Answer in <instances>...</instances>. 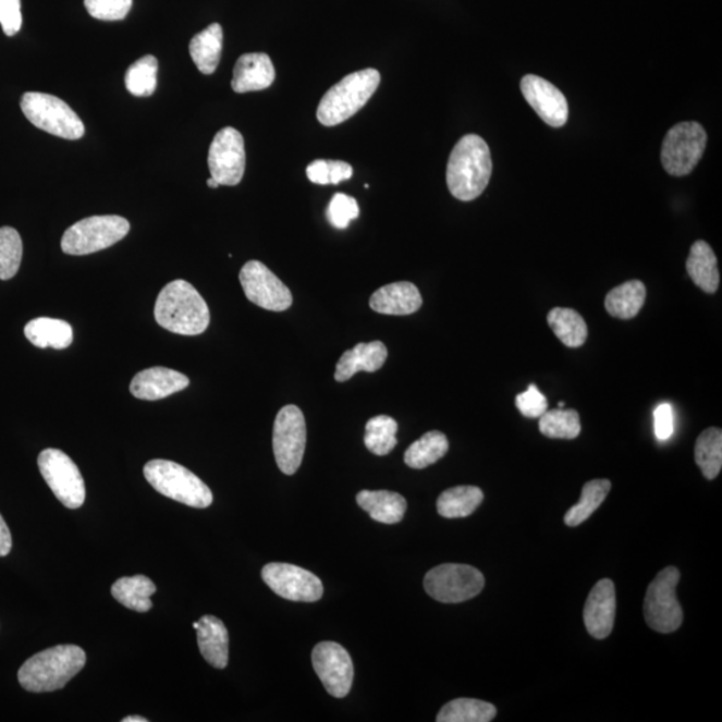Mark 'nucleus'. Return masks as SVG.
I'll list each match as a JSON object with an SVG mask.
<instances>
[{
    "label": "nucleus",
    "mask_w": 722,
    "mask_h": 722,
    "mask_svg": "<svg viewBox=\"0 0 722 722\" xmlns=\"http://www.w3.org/2000/svg\"><path fill=\"white\" fill-rule=\"evenodd\" d=\"M155 317L158 326L184 336H197L210 325L207 302L185 280H174L162 287L155 305Z\"/></svg>",
    "instance_id": "nucleus-1"
},
{
    "label": "nucleus",
    "mask_w": 722,
    "mask_h": 722,
    "mask_svg": "<svg viewBox=\"0 0 722 722\" xmlns=\"http://www.w3.org/2000/svg\"><path fill=\"white\" fill-rule=\"evenodd\" d=\"M492 161L489 145L477 134H467L452 149L448 163V186L461 201H474L489 185Z\"/></svg>",
    "instance_id": "nucleus-2"
},
{
    "label": "nucleus",
    "mask_w": 722,
    "mask_h": 722,
    "mask_svg": "<svg viewBox=\"0 0 722 722\" xmlns=\"http://www.w3.org/2000/svg\"><path fill=\"white\" fill-rule=\"evenodd\" d=\"M86 663L85 650L76 645H58L28 659L17 672L23 689L33 693L60 690Z\"/></svg>",
    "instance_id": "nucleus-3"
},
{
    "label": "nucleus",
    "mask_w": 722,
    "mask_h": 722,
    "mask_svg": "<svg viewBox=\"0 0 722 722\" xmlns=\"http://www.w3.org/2000/svg\"><path fill=\"white\" fill-rule=\"evenodd\" d=\"M380 79V73L375 69L359 70L344 76L321 98L317 108V120L328 127L350 120L372 98Z\"/></svg>",
    "instance_id": "nucleus-4"
},
{
    "label": "nucleus",
    "mask_w": 722,
    "mask_h": 722,
    "mask_svg": "<svg viewBox=\"0 0 722 722\" xmlns=\"http://www.w3.org/2000/svg\"><path fill=\"white\" fill-rule=\"evenodd\" d=\"M144 475L152 489L173 501L195 509H207L213 494L201 479L179 463L155 460L146 463Z\"/></svg>",
    "instance_id": "nucleus-5"
},
{
    "label": "nucleus",
    "mask_w": 722,
    "mask_h": 722,
    "mask_svg": "<svg viewBox=\"0 0 722 722\" xmlns=\"http://www.w3.org/2000/svg\"><path fill=\"white\" fill-rule=\"evenodd\" d=\"M131 224L121 216H93L75 222L62 237L63 254L86 256L108 249L127 236Z\"/></svg>",
    "instance_id": "nucleus-6"
},
{
    "label": "nucleus",
    "mask_w": 722,
    "mask_h": 722,
    "mask_svg": "<svg viewBox=\"0 0 722 722\" xmlns=\"http://www.w3.org/2000/svg\"><path fill=\"white\" fill-rule=\"evenodd\" d=\"M21 108L35 127L51 136L72 140L84 137V122L58 97L45 93H26L21 99Z\"/></svg>",
    "instance_id": "nucleus-7"
},
{
    "label": "nucleus",
    "mask_w": 722,
    "mask_h": 722,
    "mask_svg": "<svg viewBox=\"0 0 722 722\" xmlns=\"http://www.w3.org/2000/svg\"><path fill=\"white\" fill-rule=\"evenodd\" d=\"M680 578L678 568L669 566L657 574L653 583L648 587L644 614L650 629L657 633H673L683 624V608L676 596Z\"/></svg>",
    "instance_id": "nucleus-8"
},
{
    "label": "nucleus",
    "mask_w": 722,
    "mask_h": 722,
    "mask_svg": "<svg viewBox=\"0 0 722 722\" xmlns=\"http://www.w3.org/2000/svg\"><path fill=\"white\" fill-rule=\"evenodd\" d=\"M706 129L698 122H681L668 132L662 143L663 169L674 178H684L693 172L707 149Z\"/></svg>",
    "instance_id": "nucleus-9"
},
{
    "label": "nucleus",
    "mask_w": 722,
    "mask_h": 722,
    "mask_svg": "<svg viewBox=\"0 0 722 722\" xmlns=\"http://www.w3.org/2000/svg\"><path fill=\"white\" fill-rule=\"evenodd\" d=\"M485 577L478 568L457 563H445L431 568L425 577V589L433 600L460 603L480 595Z\"/></svg>",
    "instance_id": "nucleus-10"
},
{
    "label": "nucleus",
    "mask_w": 722,
    "mask_h": 722,
    "mask_svg": "<svg viewBox=\"0 0 722 722\" xmlns=\"http://www.w3.org/2000/svg\"><path fill=\"white\" fill-rule=\"evenodd\" d=\"M38 467L47 486L64 507L75 510L85 503V480L78 466L63 451L44 450L38 456Z\"/></svg>",
    "instance_id": "nucleus-11"
},
{
    "label": "nucleus",
    "mask_w": 722,
    "mask_h": 722,
    "mask_svg": "<svg viewBox=\"0 0 722 722\" xmlns=\"http://www.w3.org/2000/svg\"><path fill=\"white\" fill-rule=\"evenodd\" d=\"M307 426L302 409L285 406L276 416L273 426V452L276 463L285 475H293L302 466Z\"/></svg>",
    "instance_id": "nucleus-12"
},
{
    "label": "nucleus",
    "mask_w": 722,
    "mask_h": 722,
    "mask_svg": "<svg viewBox=\"0 0 722 722\" xmlns=\"http://www.w3.org/2000/svg\"><path fill=\"white\" fill-rule=\"evenodd\" d=\"M240 283L246 298L257 307L273 313L291 308L293 297L290 287L260 261L245 264L240 272Z\"/></svg>",
    "instance_id": "nucleus-13"
},
{
    "label": "nucleus",
    "mask_w": 722,
    "mask_h": 722,
    "mask_svg": "<svg viewBox=\"0 0 722 722\" xmlns=\"http://www.w3.org/2000/svg\"><path fill=\"white\" fill-rule=\"evenodd\" d=\"M261 575L269 589L287 601L316 602L325 595L317 575L290 563H268Z\"/></svg>",
    "instance_id": "nucleus-14"
},
{
    "label": "nucleus",
    "mask_w": 722,
    "mask_h": 722,
    "mask_svg": "<svg viewBox=\"0 0 722 722\" xmlns=\"http://www.w3.org/2000/svg\"><path fill=\"white\" fill-rule=\"evenodd\" d=\"M245 144L234 127H224L216 134L208 156L211 179L219 185L236 186L245 173Z\"/></svg>",
    "instance_id": "nucleus-15"
},
{
    "label": "nucleus",
    "mask_w": 722,
    "mask_h": 722,
    "mask_svg": "<svg viewBox=\"0 0 722 722\" xmlns=\"http://www.w3.org/2000/svg\"><path fill=\"white\" fill-rule=\"evenodd\" d=\"M313 663L317 676L332 697L348 696L354 683V663L342 645L330 641L316 645Z\"/></svg>",
    "instance_id": "nucleus-16"
},
{
    "label": "nucleus",
    "mask_w": 722,
    "mask_h": 722,
    "mask_svg": "<svg viewBox=\"0 0 722 722\" xmlns=\"http://www.w3.org/2000/svg\"><path fill=\"white\" fill-rule=\"evenodd\" d=\"M528 105L551 127H562L568 120L567 99L560 89L541 76L528 74L521 82Z\"/></svg>",
    "instance_id": "nucleus-17"
},
{
    "label": "nucleus",
    "mask_w": 722,
    "mask_h": 722,
    "mask_svg": "<svg viewBox=\"0 0 722 722\" xmlns=\"http://www.w3.org/2000/svg\"><path fill=\"white\" fill-rule=\"evenodd\" d=\"M617 597L613 580L601 579L592 587L584 610L587 632L591 637L604 639L613 632Z\"/></svg>",
    "instance_id": "nucleus-18"
},
{
    "label": "nucleus",
    "mask_w": 722,
    "mask_h": 722,
    "mask_svg": "<svg viewBox=\"0 0 722 722\" xmlns=\"http://www.w3.org/2000/svg\"><path fill=\"white\" fill-rule=\"evenodd\" d=\"M191 380L184 374L166 367H152L144 369L134 377L131 383V392L140 401H161L173 393H178L189 387Z\"/></svg>",
    "instance_id": "nucleus-19"
},
{
    "label": "nucleus",
    "mask_w": 722,
    "mask_h": 722,
    "mask_svg": "<svg viewBox=\"0 0 722 722\" xmlns=\"http://www.w3.org/2000/svg\"><path fill=\"white\" fill-rule=\"evenodd\" d=\"M276 78L271 58L264 52H249L238 58L233 70L232 89L238 94L266 90Z\"/></svg>",
    "instance_id": "nucleus-20"
},
{
    "label": "nucleus",
    "mask_w": 722,
    "mask_h": 722,
    "mask_svg": "<svg viewBox=\"0 0 722 722\" xmlns=\"http://www.w3.org/2000/svg\"><path fill=\"white\" fill-rule=\"evenodd\" d=\"M423 298L418 286L408 281L381 286L369 298V307L381 315H413L418 313Z\"/></svg>",
    "instance_id": "nucleus-21"
},
{
    "label": "nucleus",
    "mask_w": 722,
    "mask_h": 722,
    "mask_svg": "<svg viewBox=\"0 0 722 722\" xmlns=\"http://www.w3.org/2000/svg\"><path fill=\"white\" fill-rule=\"evenodd\" d=\"M389 356L387 346L381 342L360 343L355 348L345 351L336 364L334 379L339 383L350 380L357 372H377L384 366Z\"/></svg>",
    "instance_id": "nucleus-22"
},
{
    "label": "nucleus",
    "mask_w": 722,
    "mask_h": 722,
    "mask_svg": "<svg viewBox=\"0 0 722 722\" xmlns=\"http://www.w3.org/2000/svg\"><path fill=\"white\" fill-rule=\"evenodd\" d=\"M196 631L204 659L216 669H225L229 661V634L224 622L213 615H204Z\"/></svg>",
    "instance_id": "nucleus-23"
},
{
    "label": "nucleus",
    "mask_w": 722,
    "mask_h": 722,
    "mask_svg": "<svg viewBox=\"0 0 722 722\" xmlns=\"http://www.w3.org/2000/svg\"><path fill=\"white\" fill-rule=\"evenodd\" d=\"M356 502L374 521L384 525L399 524L407 512V501L397 492L363 490Z\"/></svg>",
    "instance_id": "nucleus-24"
},
{
    "label": "nucleus",
    "mask_w": 722,
    "mask_h": 722,
    "mask_svg": "<svg viewBox=\"0 0 722 722\" xmlns=\"http://www.w3.org/2000/svg\"><path fill=\"white\" fill-rule=\"evenodd\" d=\"M686 271L693 283L703 292L710 293V295L718 292L720 285L718 257L707 241H696L692 245L688 261H686Z\"/></svg>",
    "instance_id": "nucleus-25"
},
{
    "label": "nucleus",
    "mask_w": 722,
    "mask_h": 722,
    "mask_svg": "<svg viewBox=\"0 0 722 722\" xmlns=\"http://www.w3.org/2000/svg\"><path fill=\"white\" fill-rule=\"evenodd\" d=\"M25 336L40 350H66L73 344V328L68 321L38 317L25 327Z\"/></svg>",
    "instance_id": "nucleus-26"
},
{
    "label": "nucleus",
    "mask_w": 722,
    "mask_h": 722,
    "mask_svg": "<svg viewBox=\"0 0 722 722\" xmlns=\"http://www.w3.org/2000/svg\"><path fill=\"white\" fill-rule=\"evenodd\" d=\"M222 42H224V33L219 23H213L193 37L189 52L199 72L205 75L216 72L221 60Z\"/></svg>",
    "instance_id": "nucleus-27"
},
{
    "label": "nucleus",
    "mask_w": 722,
    "mask_h": 722,
    "mask_svg": "<svg viewBox=\"0 0 722 722\" xmlns=\"http://www.w3.org/2000/svg\"><path fill=\"white\" fill-rule=\"evenodd\" d=\"M645 301H647V287L643 281L631 280L608 293L604 308L617 319L629 320L639 314Z\"/></svg>",
    "instance_id": "nucleus-28"
},
{
    "label": "nucleus",
    "mask_w": 722,
    "mask_h": 722,
    "mask_svg": "<svg viewBox=\"0 0 722 722\" xmlns=\"http://www.w3.org/2000/svg\"><path fill=\"white\" fill-rule=\"evenodd\" d=\"M157 591L155 583L145 575L122 577L111 586V595L123 607L134 612L146 613L152 608L151 596Z\"/></svg>",
    "instance_id": "nucleus-29"
},
{
    "label": "nucleus",
    "mask_w": 722,
    "mask_h": 722,
    "mask_svg": "<svg viewBox=\"0 0 722 722\" xmlns=\"http://www.w3.org/2000/svg\"><path fill=\"white\" fill-rule=\"evenodd\" d=\"M484 491L475 486H457L442 492L438 498V513L443 518H466L484 502Z\"/></svg>",
    "instance_id": "nucleus-30"
},
{
    "label": "nucleus",
    "mask_w": 722,
    "mask_h": 722,
    "mask_svg": "<svg viewBox=\"0 0 722 722\" xmlns=\"http://www.w3.org/2000/svg\"><path fill=\"white\" fill-rule=\"evenodd\" d=\"M548 322L555 333L568 348H578L587 339V326L584 317L577 310L556 307L550 310Z\"/></svg>",
    "instance_id": "nucleus-31"
},
{
    "label": "nucleus",
    "mask_w": 722,
    "mask_h": 722,
    "mask_svg": "<svg viewBox=\"0 0 722 722\" xmlns=\"http://www.w3.org/2000/svg\"><path fill=\"white\" fill-rule=\"evenodd\" d=\"M449 448V439L443 432L430 431L409 445L404 454V462L411 468H427L442 460L448 454Z\"/></svg>",
    "instance_id": "nucleus-32"
},
{
    "label": "nucleus",
    "mask_w": 722,
    "mask_h": 722,
    "mask_svg": "<svg viewBox=\"0 0 722 722\" xmlns=\"http://www.w3.org/2000/svg\"><path fill=\"white\" fill-rule=\"evenodd\" d=\"M610 490H612V484L608 479L587 481L578 503L574 504L566 513L565 524L571 527L583 525L585 521L589 519L600 509Z\"/></svg>",
    "instance_id": "nucleus-33"
},
{
    "label": "nucleus",
    "mask_w": 722,
    "mask_h": 722,
    "mask_svg": "<svg viewBox=\"0 0 722 722\" xmlns=\"http://www.w3.org/2000/svg\"><path fill=\"white\" fill-rule=\"evenodd\" d=\"M497 708L490 702L474 698H457L440 710L438 722H490L495 719Z\"/></svg>",
    "instance_id": "nucleus-34"
},
{
    "label": "nucleus",
    "mask_w": 722,
    "mask_h": 722,
    "mask_svg": "<svg viewBox=\"0 0 722 722\" xmlns=\"http://www.w3.org/2000/svg\"><path fill=\"white\" fill-rule=\"evenodd\" d=\"M695 460L703 477L713 480L719 477L722 467V431L710 427L701 432L695 445Z\"/></svg>",
    "instance_id": "nucleus-35"
},
{
    "label": "nucleus",
    "mask_w": 722,
    "mask_h": 722,
    "mask_svg": "<svg viewBox=\"0 0 722 722\" xmlns=\"http://www.w3.org/2000/svg\"><path fill=\"white\" fill-rule=\"evenodd\" d=\"M397 423L391 416L379 415L369 419L366 425L364 444L378 456L389 455L396 448Z\"/></svg>",
    "instance_id": "nucleus-36"
},
{
    "label": "nucleus",
    "mask_w": 722,
    "mask_h": 722,
    "mask_svg": "<svg viewBox=\"0 0 722 722\" xmlns=\"http://www.w3.org/2000/svg\"><path fill=\"white\" fill-rule=\"evenodd\" d=\"M539 431L550 439L578 438L580 433L579 414L575 409H548L539 418Z\"/></svg>",
    "instance_id": "nucleus-37"
},
{
    "label": "nucleus",
    "mask_w": 722,
    "mask_h": 722,
    "mask_svg": "<svg viewBox=\"0 0 722 722\" xmlns=\"http://www.w3.org/2000/svg\"><path fill=\"white\" fill-rule=\"evenodd\" d=\"M158 62L156 57L145 56L127 69L125 85L134 97H150L157 89Z\"/></svg>",
    "instance_id": "nucleus-38"
},
{
    "label": "nucleus",
    "mask_w": 722,
    "mask_h": 722,
    "mask_svg": "<svg viewBox=\"0 0 722 722\" xmlns=\"http://www.w3.org/2000/svg\"><path fill=\"white\" fill-rule=\"evenodd\" d=\"M23 256L21 234L14 228H0V280H11L20 271Z\"/></svg>",
    "instance_id": "nucleus-39"
},
{
    "label": "nucleus",
    "mask_w": 722,
    "mask_h": 722,
    "mask_svg": "<svg viewBox=\"0 0 722 722\" xmlns=\"http://www.w3.org/2000/svg\"><path fill=\"white\" fill-rule=\"evenodd\" d=\"M354 169L348 162L333 160H316L307 167V178L317 185H339L350 180Z\"/></svg>",
    "instance_id": "nucleus-40"
},
{
    "label": "nucleus",
    "mask_w": 722,
    "mask_h": 722,
    "mask_svg": "<svg viewBox=\"0 0 722 722\" xmlns=\"http://www.w3.org/2000/svg\"><path fill=\"white\" fill-rule=\"evenodd\" d=\"M359 215L360 209L356 199L344 193H336L327 209V219L336 229L348 228L351 221L356 220Z\"/></svg>",
    "instance_id": "nucleus-41"
},
{
    "label": "nucleus",
    "mask_w": 722,
    "mask_h": 722,
    "mask_svg": "<svg viewBox=\"0 0 722 722\" xmlns=\"http://www.w3.org/2000/svg\"><path fill=\"white\" fill-rule=\"evenodd\" d=\"M133 0H85L87 13L99 21H122L131 13Z\"/></svg>",
    "instance_id": "nucleus-42"
},
{
    "label": "nucleus",
    "mask_w": 722,
    "mask_h": 722,
    "mask_svg": "<svg viewBox=\"0 0 722 722\" xmlns=\"http://www.w3.org/2000/svg\"><path fill=\"white\" fill-rule=\"evenodd\" d=\"M516 408L521 414L530 419H539L549 409L548 399L536 384L528 386L525 392L519 393L515 399Z\"/></svg>",
    "instance_id": "nucleus-43"
},
{
    "label": "nucleus",
    "mask_w": 722,
    "mask_h": 722,
    "mask_svg": "<svg viewBox=\"0 0 722 722\" xmlns=\"http://www.w3.org/2000/svg\"><path fill=\"white\" fill-rule=\"evenodd\" d=\"M0 25L8 37H14L22 27L21 0H0Z\"/></svg>",
    "instance_id": "nucleus-44"
},
{
    "label": "nucleus",
    "mask_w": 722,
    "mask_h": 722,
    "mask_svg": "<svg viewBox=\"0 0 722 722\" xmlns=\"http://www.w3.org/2000/svg\"><path fill=\"white\" fill-rule=\"evenodd\" d=\"M654 433L661 442L673 437L674 413L671 404L662 403L654 409Z\"/></svg>",
    "instance_id": "nucleus-45"
},
{
    "label": "nucleus",
    "mask_w": 722,
    "mask_h": 722,
    "mask_svg": "<svg viewBox=\"0 0 722 722\" xmlns=\"http://www.w3.org/2000/svg\"><path fill=\"white\" fill-rule=\"evenodd\" d=\"M13 548V538H11L10 528L5 525L3 516L0 515V556L10 554Z\"/></svg>",
    "instance_id": "nucleus-46"
},
{
    "label": "nucleus",
    "mask_w": 722,
    "mask_h": 722,
    "mask_svg": "<svg viewBox=\"0 0 722 722\" xmlns=\"http://www.w3.org/2000/svg\"><path fill=\"white\" fill-rule=\"evenodd\" d=\"M148 719L140 718V715H129V718H125L122 720V722H148Z\"/></svg>",
    "instance_id": "nucleus-47"
},
{
    "label": "nucleus",
    "mask_w": 722,
    "mask_h": 722,
    "mask_svg": "<svg viewBox=\"0 0 722 722\" xmlns=\"http://www.w3.org/2000/svg\"><path fill=\"white\" fill-rule=\"evenodd\" d=\"M207 184L209 187H211V189H217V187L220 186L219 182H217L215 179L211 178L207 181Z\"/></svg>",
    "instance_id": "nucleus-48"
},
{
    "label": "nucleus",
    "mask_w": 722,
    "mask_h": 722,
    "mask_svg": "<svg viewBox=\"0 0 722 722\" xmlns=\"http://www.w3.org/2000/svg\"><path fill=\"white\" fill-rule=\"evenodd\" d=\"M558 406H560V408H563L565 407V403L561 402L560 404H558Z\"/></svg>",
    "instance_id": "nucleus-49"
},
{
    "label": "nucleus",
    "mask_w": 722,
    "mask_h": 722,
    "mask_svg": "<svg viewBox=\"0 0 722 722\" xmlns=\"http://www.w3.org/2000/svg\"><path fill=\"white\" fill-rule=\"evenodd\" d=\"M193 627H195V629H197V627H198V621L195 622V624H193Z\"/></svg>",
    "instance_id": "nucleus-50"
}]
</instances>
